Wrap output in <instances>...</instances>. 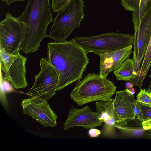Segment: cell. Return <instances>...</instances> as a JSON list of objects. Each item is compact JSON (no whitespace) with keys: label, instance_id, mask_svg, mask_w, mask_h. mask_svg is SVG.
<instances>
[{"label":"cell","instance_id":"obj_1","mask_svg":"<svg viewBox=\"0 0 151 151\" xmlns=\"http://www.w3.org/2000/svg\"><path fill=\"white\" fill-rule=\"evenodd\" d=\"M48 61L58 71L57 91L82 78L89 63L87 53L71 40L48 43Z\"/></svg>","mask_w":151,"mask_h":151},{"label":"cell","instance_id":"obj_2","mask_svg":"<svg viewBox=\"0 0 151 151\" xmlns=\"http://www.w3.org/2000/svg\"><path fill=\"white\" fill-rule=\"evenodd\" d=\"M50 0H28L22 14L18 17L27 25L22 50L26 54L39 50L42 40L48 37L47 30L54 21Z\"/></svg>","mask_w":151,"mask_h":151},{"label":"cell","instance_id":"obj_3","mask_svg":"<svg viewBox=\"0 0 151 151\" xmlns=\"http://www.w3.org/2000/svg\"><path fill=\"white\" fill-rule=\"evenodd\" d=\"M117 87L113 83L101 77L99 74L90 73L78 81L71 91V99L79 106L111 98Z\"/></svg>","mask_w":151,"mask_h":151},{"label":"cell","instance_id":"obj_4","mask_svg":"<svg viewBox=\"0 0 151 151\" xmlns=\"http://www.w3.org/2000/svg\"><path fill=\"white\" fill-rule=\"evenodd\" d=\"M83 0H71L63 10L57 13L48 34L55 42L66 41L76 28L79 27L85 14Z\"/></svg>","mask_w":151,"mask_h":151},{"label":"cell","instance_id":"obj_5","mask_svg":"<svg viewBox=\"0 0 151 151\" xmlns=\"http://www.w3.org/2000/svg\"><path fill=\"white\" fill-rule=\"evenodd\" d=\"M71 40L87 53L93 52L99 55L132 45L134 36L129 34L111 32L91 37L76 36Z\"/></svg>","mask_w":151,"mask_h":151},{"label":"cell","instance_id":"obj_6","mask_svg":"<svg viewBox=\"0 0 151 151\" xmlns=\"http://www.w3.org/2000/svg\"><path fill=\"white\" fill-rule=\"evenodd\" d=\"M27 27L18 17L6 13L5 18L0 22V50L12 55L19 52Z\"/></svg>","mask_w":151,"mask_h":151},{"label":"cell","instance_id":"obj_7","mask_svg":"<svg viewBox=\"0 0 151 151\" xmlns=\"http://www.w3.org/2000/svg\"><path fill=\"white\" fill-rule=\"evenodd\" d=\"M41 70L35 76L34 83L27 94L48 101L57 92L59 76L54 66L46 58L40 61Z\"/></svg>","mask_w":151,"mask_h":151},{"label":"cell","instance_id":"obj_8","mask_svg":"<svg viewBox=\"0 0 151 151\" xmlns=\"http://www.w3.org/2000/svg\"><path fill=\"white\" fill-rule=\"evenodd\" d=\"M1 67L5 73L4 78L15 88L27 87L25 64L27 58L19 52L15 55L6 53L0 50Z\"/></svg>","mask_w":151,"mask_h":151},{"label":"cell","instance_id":"obj_9","mask_svg":"<svg viewBox=\"0 0 151 151\" xmlns=\"http://www.w3.org/2000/svg\"><path fill=\"white\" fill-rule=\"evenodd\" d=\"M21 105L24 114L31 116L45 127L56 125L58 117L49 106L48 101L31 97L22 100Z\"/></svg>","mask_w":151,"mask_h":151},{"label":"cell","instance_id":"obj_10","mask_svg":"<svg viewBox=\"0 0 151 151\" xmlns=\"http://www.w3.org/2000/svg\"><path fill=\"white\" fill-rule=\"evenodd\" d=\"M134 36L133 60L135 70L138 73L151 37V9L142 18Z\"/></svg>","mask_w":151,"mask_h":151},{"label":"cell","instance_id":"obj_11","mask_svg":"<svg viewBox=\"0 0 151 151\" xmlns=\"http://www.w3.org/2000/svg\"><path fill=\"white\" fill-rule=\"evenodd\" d=\"M103 122L99 114L96 112L93 111L88 106L80 109L72 106L65 122L64 130L66 131L78 126L84 129L94 128L101 126Z\"/></svg>","mask_w":151,"mask_h":151},{"label":"cell","instance_id":"obj_12","mask_svg":"<svg viewBox=\"0 0 151 151\" xmlns=\"http://www.w3.org/2000/svg\"><path fill=\"white\" fill-rule=\"evenodd\" d=\"M114 100L111 98L106 101H96L95 103L96 112L104 123L102 132L105 137H113L115 134L116 126H123L127 123V121L122 120L115 111Z\"/></svg>","mask_w":151,"mask_h":151},{"label":"cell","instance_id":"obj_13","mask_svg":"<svg viewBox=\"0 0 151 151\" xmlns=\"http://www.w3.org/2000/svg\"><path fill=\"white\" fill-rule=\"evenodd\" d=\"M132 45L126 48L100 54V71L102 78H107L109 73L118 69L123 62L130 56L132 52Z\"/></svg>","mask_w":151,"mask_h":151},{"label":"cell","instance_id":"obj_14","mask_svg":"<svg viewBox=\"0 0 151 151\" xmlns=\"http://www.w3.org/2000/svg\"><path fill=\"white\" fill-rule=\"evenodd\" d=\"M113 104L115 111L122 120L127 121L136 118L127 98L126 89L116 92Z\"/></svg>","mask_w":151,"mask_h":151},{"label":"cell","instance_id":"obj_15","mask_svg":"<svg viewBox=\"0 0 151 151\" xmlns=\"http://www.w3.org/2000/svg\"><path fill=\"white\" fill-rule=\"evenodd\" d=\"M144 58L136 77L129 81L134 85L138 86L140 90H142L143 83L151 66V37Z\"/></svg>","mask_w":151,"mask_h":151},{"label":"cell","instance_id":"obj_16","mask_svg":"<svg viewBox=\"0 0 151 151\" xmlns=\"http://www.w3.org/2000/svg\"><path fill=\"white\" fill-rule=\"evenodd\" d=\"M114 74L119 81H130L134 78L137 74L133 60L127 59L119 68L115 70Z\"/></svg>","mask_w":151,"mask_h":151},{"label":"cell","instance_id":"obj_17","mask_svg":"<svg viewBox=\"0 0 151 151\" xmlns=\"http://www.w3.org/2000/svg\"><path fill=\"white\" fill-rule=\"evenodd\" d=\"M151 9V0H140L138 6L132 12V22L134 24V32L137 30L143 17Z\"/></svg>","mask_w":151,"mask_h":151},{"label":"cell","instance_id":"obj_18","mask_svg":"<svg viewBox=\"0 0 151 151\" xmlns=\"http://www.w3.org/2000/svg\"><path fill=\"white\" fill-rule=\"evenodd\" d=\"M127 90V95L128 99L132 109L136 117L142 123L144 121L140 108L134 95H132L129 90Z\"/></svg>","mask_w":151,"mask_h":151},{"label":"cell","instance_id":"obj_19","mask_svg":"<svg viewBox=\"0 0 151 151\" xmlns=\"http://www.w3.org/2000/svg\"><path fill=\"white\" fill-rule=\"evenodd\" d=\"M137 102L151 106V93L145 89L141 90L137 96Z\"/></svg>","mask_w":151,"mask_h":151},{"label":"cell","instance_id":"obj_20","mask_svg":"<svg viewBox=\"0 0 151 151\" xmlns=\"http://www.w3.org/2000/svg\"><path fill=\"white\" fill-rule=\"evenodd\" d=\"M71 0H52V6L54 12L58 13L65 8Z\"/></svg>","mask_w":151,"mask_h":151},{"label":"cell","instance_id":"obj_21","mask_svg":"<svg viewBox=\"0 0 151 151\" xmlns=\"http://www.w3.org/2000/svg\"><path fill=\"white\" fill-rule=\"evenodd\" d=\"M140 0H121V4L127 11L132 12L138 6Z\"/></svg>","mask_w":151,"mask_h":151},{"label":"cell","instance_id":"obj_22","mask_svg":"<svg viewBox=\"0 0 151 151\" xmlns=\"http://www.w3.org/2000/svg\"><path fill=\"white\" fill-rule=\"evenodd\" d=\"M137 102L141 109L144 121L151 119V106Z\"/></svg>","mask_w":151,"mask_h":151},{"label":"cell","instance_id":"obj_23","mask_svg":"<svg viewBox=\"0 0 151 151\" xmlns=\"http://www.w3.org/2000/svg\"><path fill=\"white\" fill-rule=\"evenodd\" d=\"M101 133L100 130L94 128L90 129L88 131L89 136L92 138L98 137L101 134Z\"/></svg>","mask_w":151,"mask_h":151},{"label":"cell","instance_id":"obj_24","mask_svg":"<svg viewBox=\"0 0 151 151\" xmlns=\"http://www.w3.org/2000/svg\"><path fill=\"white\" fill-rule=\"evenodd\" d=\"M143 128L144 130L151 129V119L144 121L142 123Z\"/></svg>","mask_w":151,"mask_h":151},{"label":"cell","instance_id":"obj_25","mask_svg":"<svg viewBox=\"0 0 151 151\" xmlns=\"http://www.w3.org/2000/svg\"><path fill=\"white\" fill-rule=\"evenodd\" d=\"M4 3H5L7 5L9 6L13 3L16 1H23L24 0H1Z\"/></svg>","mask_w":151,"mask_h":151},{"label":"cell","instance_id":"obj_26","mask_svg":"<svg viewBox=\"0 0 151 151\" xmlns=\"http://www.w3.org/2000/svg\"><path fill=\"white\" fill-rule=\"evenodd\" d=\"M125 86L126 89H129L130 88H132L134 85L131 82H127L126 83Z\"/></svg>","mask_w":151,"mask_h":151},{"label":"cell","instance_id":"obj_27","mask_svg":"<svg viewBox=\"0 0 151 151\" xmlns=\"http://www.w3.org/2000/svg\"><path fill=\"white\" fill-rule=\"evenodd\" d=\"M131 92L132 95H134L135 93V90L134 89L132 88L127 89Z\"/></svg>","mask_w":151,"mask_h":151},{"label":"cell","instance_id":"obj_28","mask_svg":"<svg viewBox=\"0 0 151 151\" xmlns=\"http://www.w3.org/2000/svg\"><path fill=\"white\" fill-rule=\"evenodd\" d=\"M147 90L151 93V80L150 81L148 88Z\"/></svg>","mask_w":151,"mask_h":151},{"label":"cell","instance_id":"obj_29","mask_svg":"<svg viewBox=\"0 0 151 151\" xmlns=\"http://www.w3.org/2000/svg\"><path fill=\"white\" fill-rule=\"evenodd\" d=\"M150 130H151V129H150Z\"/></svg>","mask_w":151,"mask_h":151}]
</instances>
